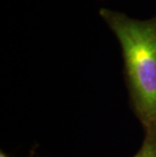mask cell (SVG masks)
Instances as JSON below:
<instances>
[{"label":"cell","mask_w":156,"mask_h":157,"mask_svg":"<svg viewBox=\"0 0 156 157\" xmlns=\"http://www.w3.org/2000/svg\"><path fill=\"white\" fill-rule=\"evenodd\" d=\"M98 14L120 44L132 111L144 134L156 133V16L138 19L108 7Z\"/></svg>","instance_id":"6da1fadb"},{"label":"cell","mask_w":156,"mask_h":157,"mask_svg":"<svg viewBox=\"0 0 156 157\" xmlns=\"http://www.w3.org/2000/svg\"><path fill=\"white\" fill-rule=\"evenodd\" d=\"M133 157H156V133L144 134L140 149Z\"/></svg>","instance_id":"7a4b0ae2"},{"label":"cell","mask_w":156,"mask_h":157,"mask_svg":"<svg viewBox=\"0 0 156 157\" xmlns=\"http://www.w3.org/2000/svg\"><path fill=\"white\" fill-rule=\"evenodd\" d=\"M0 157H10V156H8L7 154H6L5 152H3V151H0Z\"/></svg>","instance_id":"3957f363"}]
</instances>
